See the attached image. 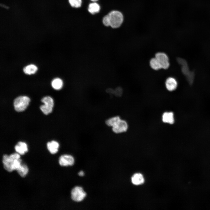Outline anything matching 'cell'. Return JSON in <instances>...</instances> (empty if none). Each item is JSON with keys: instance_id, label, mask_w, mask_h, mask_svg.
Listing matches in <instances>:
<instances>
[{"instance_id": "obj_3", "label": "cell", "mask_w": 210, "mask_h": 210, "mask_svg": "<svg viewBox=\"0 0 210 210\" xmlns=\"http://www.w3.org/2000/svg\"><path fill=\"white\" fill-rule=\"evenodd\" d=\"M110 26L113 28H118L122 24L123 21V16L121 13L117 10H113L108 15Z\"/></svg>"}, {"instance_id": "obj_5", "label": "cell", "mask_w": 210, "mask_h": 210, "mask_svg": "<svg viewBox=\"0 0 210 210\" xmlns=\"http://www.w3.org/2000/svg\"><path fill=\"white\" fill-rule=\"evenodd\" d=\"M177 60L178 63L181 66L182 73L186 76L189 83H192L193 81L194 73L189 70L186 62L180 58H178Z\"/></svg>"}, {"instance_id": "obj_12", "label": "cell", "mask_w": 210, "mask_h": 210, "mask_svg": "<svg viewBox=\"0 0 210 210\" xmlns=\"http://www.w3.org/2000/svg\"><path fill=\"white\" fill-rule=\"evenodd\" d=\"M162 120L163 122L172 124L174 122V114L172 112H165L162 114Z\"/></svg>"}, {"instance_id": "obj_19", "label": "cell", "mask_w": 210, "mask_h": 210, "mask_svg": "<svg viewBox=\"0 0 210 210\" xmlns=\"http://www.w3.org/2000/svg\"><path fill=\"white\" fill-rule=\"evenodd\" d=\"M100 10V6L97 3H92L89 5L88 10L89 12L91 14H94L98 13Z\"/></svg>"}, {"instance_id": "obj_20", "label": "cell", "mask_w": 210, "mask_h": 210, "mask_svg": "<svg viewBox=\"0 0 210 210\" xmlns=\"http://www.w3.org/2000/svg\"><path fill=\"white\" fill-rule=\"evenodd\" d=\"M70 5L73 7L78 8L81 5V0H69Z\"/></svg>"}, {"instance_id": "obj_15", "label": "cell", "mask_w": 210, "mask_h": 210, "mask_svg": "<svg viewBox=\"0 0 210 210\" xmlns=\"http://www.w3.org/2000/svg\"><path fill=\"white\" fill-rule=\"evenodd\" d=\"M38 70V67L35 64H31L24 67L23 71L27 75H31L35 74Z\"/></svg>"}, {"instance_id": "obj_22", "label": "cell", "mask_w": 210, "mask_h": 210, "mask_svg": "<svg viewBox=\"0 0 210 210\" xmlns=\"http://www.w3.org/2000/svg\"><path fill=\"white\" fill-rule=\"evenodd\" d=\"M103 24L106 26H110L109 22L108 15L105 16L103 18Z\"/></svg>"}, {"instance_id": "obj_9", "label": "cell", "mask_w": 210, "mask_h": 210, "mask_svg": "<svg viewBox=\"0 0 210 210\" xmlns=\"http://www.w3.org/2000/svg\"><path fill=\"white\" fill-rule=\"evenodd\" d=\"M74 159L72 155L64 154L61 155L59 159V163L62 166L73 165L74 163Z\"/></svg>"}, {"instance_id": "obj_10", "label": "cell", "mask_w": 210, "mask_h": 210, "mask_svg": "<svg viewBox=\"0 0 210 210\" xmlns=\"http://www.w3.org/2000/svg\"><path fill=\"white\" fill-rule=\"evenodd\" d=\"M166 89L169 91L174 90L177 87V81L174 78L169 77L167 78L165 82Z\"/></svg>"}, {"instance_id": "obj_11", "label": "cell", "mask_w": 210, "mask_h": 210, "mask_svg": "<svg viewBox=\"0 0 210 210\" xmlns=\"http://www.w3.org/2000/svg\"><path fill=\"white\" fill-rule=\"evenodd\" d=\"M14 148L15 151L21 155H23L28 150L27 144L21 141L18 142Z\"/></svg>"}, {"instance_id": "obj_21", "label": "cell", "mask_w": 210, "mask_h": 210, "mask_svg": "<svg viewBox=\"0 0 210 210\" xmlns=\"http://www.w3.org/2000/svg\"><path fill=\"white\" fill-rule=\"evenodd\" d=\"M113 93L117 96H121L123 93L122 89L120 87H117L114 90Z\"/></svg>"}, {"instance_id": "obj_18", "label": "cell", "mask_w": 210, "mask_h": 210, "mask_svg": "<svg viewBox=\"0 0 210 210\" xmlns=\"http://www.w3.org/2000/svg\"><path fill=\"white\" fill-rule=\"evenodd\" d=\"M149 64L151 67L154 70H158L162 69L160 63L155 57L150 59Z\"/></svg>"}, {"instance_id": "obj_16", "label": "cell", "mask_w": 210, "mask_h": 210, "mask_svg": "<svg viewBox=\"0 0 210 210\" xmlns=\"http://www.w3.org/2000/svg\"><path fill=\"white\" fill-rule=\"evenodd\" d=\"M51 85L52 88L57 90L61 89L63 85V80L61 78H56L53 79L51 82Z\"/></svg>"}, {"instance_id": "obj_8", "label": "cell", "mask_w": 210, "mask_h": 210, "mask_svg": "<svg viewBox=\"0 0 210 210\" xmlns=\"http://www.w3.org/2000/svg\"><path fill=\"white\" fill-rule=\"evenodd\" d=\"M155 57L160 63L162 69H167L169 67L170 64L167 55L165 53L159 52L157 53Z\"/></svg>"}, {"instance_id": "obj_6", "label": "cell", "mask_w": 210, "mask_h": 210, "mask_svg": "<svg viewBox=\"0 0 210 210\" xmlns=\"http://www.w3.org/2000/svg\"><path fill=\"white\" fill-rule=\"evenodd\" d=\"M86 193L81 187L76 186L72 189L71 192L72 199L76 202L83 200L86 197Z\"/></svg>"}, {"instance_id": "obj_2", "label": "cell", "mask_w": 210, "mask_h": 210, "mask_svg": "<svg viewBox=\"0 0 210 210\" xmlns=\"http://www.w3.org/2000/svg\"><path fill=\"white\" fill-rule=\"evenodd\" d=\"M106 125L112 128L113 132L116 134L126 132L128 128L127 122L121 119L118 116L112 117L105 121Z\"/></svg>"}, {"instance_id": "obj_23", "label": "cell", "mask_w": 210, "mask_h": 210, "mask_svg": "<svg viewBox=\"0 0 210 210\" xmlns=\"http://www.w3.org/2000/svg\"><path fill=\"white\" fill-rule=\"evenodd\" d=\"M78 174L80 176H83L84 175V173L83 171H81L78 173Z\"/></svg>"}, {"instance_id": "obj_17", "label": "cell", "mask_w": 210, "mask_h": 210, "mask_svg": "<svg viewBox=\"0 0 210 210\" xmlns=\"http://www.w3.org/2000/svg\"><path fill=\"white\" fill-rule=\"evenodd\" d=\"M16 170L21 177H24L28 173L29 170L26 164L21 163Z\"/></svg>"}, {"instance_id": "obj_14", "label": "cell", "mask_w": 210, "mask_h": 210, "mask_svg": "<svg viewBox=\"0 0 210 210\" xmlns=\"http://www.w3.org/2000/svg\"><path fill=\"white\" fill-rule=\"evenodd\" d=\"M47 146L48 150L51 154H55L58 151L59 144L55 141H52L48 142Z\"/></svg>"}, {"instance_id": "obj_13", "label": "cell", "mask_w": 210, "mask_h": 210, "mask_svg": "<svg viewBox=\"0 0 210 210\" xmlns=\"http://www.w3.org/2000/svg\"><path fill=\"white\" fill-rule=\"evenodd\" d=\"M131 181L134 185H138L143 184L144 182V179L141 174L139 173H136L132 176Z\"/></svg>"}, {"instance_id": "obj_24", "label": "cell", "mask_w": 210, "mask_h": 210, "mask_svg": "<svg viewBox=\"0 0 210 210\" xmlns=\"http://www.w3.org/2000/svg\"><path fill=\"white\" fill-rule=\"evenodd\" d=\"M91 0V1H97V0Z\"/></svg>"}, {"instance_id": "obj_1", "label": "cell", "mask_w": 210, "mask_h": 210, "mask_svg": "<svg viewBox=\"0 0 210 210\" xmlns=\"http://www.w3.org/2000/svg\"><path fill=\"white\" fill-rule=\"evenodd\" d=\"M20 155L17 153L9 155H3L2 162L4 168L9 172L16 170L22 163V160L20 158Z\"/></svg>"}, {"instance_id": "obj_4", "label": "cell", "mask_w": 210, "mask_h": 210, "mask_svg": "<svg viewBox=\"0 0 210 210\" xmlns=\"http://www.w3.org/2000/svg\"><path fill=\"white\" fill-rule=\"evenodd\" d=\"M30 101L29 98L26 96H21L16 97L13 102L15 110L18 112L24 111L28 105Z\"/></svg>"}, {"instance_id": "obj_7", "label": "cell", "mask_w": 210, "mask_h": 210, "mask_svg": "<svg viewBox=\"0 0 210 210\" xmlns=\"http://www.w3.org/2000/svg\"><path fill=\"white\" fill-rule=\"evenodd\" d=\"M41 101L44 104L40 107L43 113L45 115H48L51 113L54 105L52 99L50 96H46L43 97Z\"/></svg>"}]
</instances>
